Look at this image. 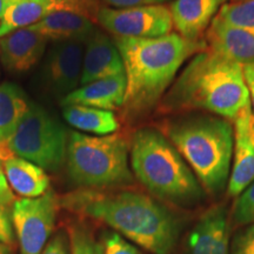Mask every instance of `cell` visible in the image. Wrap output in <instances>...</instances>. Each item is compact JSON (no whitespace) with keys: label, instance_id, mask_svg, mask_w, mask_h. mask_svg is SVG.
I'll return each instance as SVG.
<instances>
[{"label":"cell","instance_id":"17","mask_svg":"<svg viewBox=\"0 0 254 254\" xmlns=\"http://www.w3.org/2000/svg\"><path fill=\"white\" fill-rule=\"evenodd\" d=\"M126 93L125 73L82 85L63 98L62 105H84L113 111L123 107Z\"/></svg>","mask_w":254,"mask_h":254},{"label":"cell","instance_id":"2","mask_svg":"<svg viewBox=\"0 0 254 254\" xmlns=\"http://www.w3.org/2000/svg\"><path fill=\"white\" fill-rule=\"evenodd\" d=\"M126 77L123 107L129 116L153 109L190 57L204 51L202 40H189L178 33L159 38H114Z\"/></svg>","mask_w":254,"mask_h":254},{"label":"cell","instance_id":"8","mask_svg":"<svg viewBox=\"0 0 254 254\" xmlns=\"http://www.w3.org/2000/svg\"><path fill=\"white\" fill-rule=\"evenodd\" d=\"M59 199L49 190L38 198L15 199L11 207L12 224L20 254H41L56 226Z\"/></svg>","mask_w":254,"mask_h":254},{"label":"cell","instance_id":"29","mask_svg":"<svg viewBox=\"0 0 254 254\" xmlns=\"http://www.w3.org/2000/svg\"><path fill=\"white\" fill-rule=\"evenodd\" d=\"M14 243V228L12 224L11 209L0 204V244L12 246Z\"/></svg>","mask_w":254,"mask_h":254},{"label":"cell","instance_id":"1","mask_svg":"<svg viewBox=\"0 0 254 254\" xmlns=\"http://www.w3.org/2000/svg\"><path fill=\"white\" fill-rule=\"evenodd\" d=\"M65 205L73 212L104 222L153 254H170L177 245L179 224L176 217L142 193L84 190L66 196Z\"/></svg>","mask_w":254,"mask_h":254},{"label":"cell","instance_id":"18","mask_svg":"<svg viewBox=\"0 0 254 254\" xmlns=\"http://www.w3.org/2000/svg\"><path fill=\"white\" fill-rule=\"evenodd\" d=\"M31 27L47 40H55L56 43L79 41L86 44L97 31L91 18L69 9H57Z\"/></svg>","mask_w":254,"mask_h":254},{"label":"cell","instance_id":"10","mask_svg":"<svg viewBox=\"0 0 254 254\" xmlns=\"http://www.w3.org/2000/svg\"><path fill=\"white\" fill-rule=\"evenodd\" d=\"M84 43L57 41L49 51L43 67V82L51 93L66 97L80 85Z\"/></svg>","mask_w":254,"mask_h":254},{"label":"cell","instance_id":"28","mask_svg":"<svg viewBox=\"0 0 254 254\" xmlns=\"http://www.w3.org/2000/svg\"><path fill=\"white\" fill-rule=\"evenodd\" d=\"M53 1L63 6L65 9L86 15L92 20L97 19V13L100 8L98 6V0H53Z\"/></svg>","mask_w":254,"mask_h":254},{"label":"cell","instance_id":"22","mask_svg":"<svg viewBox=\"0 0 254 254\" xmlns=\"http://www.w3.org/2000/svg\"><path fill=\"white\" fill-rule=\"evenodd\" d=\"M30 104L23 90L15 84L0 85V145H5L11 138Z\"/></svg>","mask_w":254,"mask_h":254},{"label":"cell","instance_id":"21","mask_svg":"<svg viewBox=\"0 0 254 254\" xmlns=\"http://www.w3.org/2000/svg\"><path fill=\"white\" fill-rule=\"evenodd\" d=\"M63 117L74 128L95 135L114 134L119 128V122L112 111L67 105L63 106Z\"/></svg>","mask_w":254,"mask_h":254},{"label":"cell","instance_id":"33","mask_svg":"<svg viewBox=\"0 0 254 254\" xmlns=\"http://www.w3.org/2000/svg\"><path fill=\"white\" fill-rule=\"evenodd\" d=\"M243 72H244V78H245V82L247 90L250 93V101H251V107H252V112L254 116V65H247L243 66Z\"/></svg>","mask_w":254,"mask_h":254},{"label":"cell","instance_id":"24","mask_svg":"<svg viewBox=\"0 0 254 254\" xmlns=\"http://www.w3.org/2000/svg\"><path fill=\"white\" fill-rule=\"evenodd\" d=\"M71 254H103L101 244L82 224H72L68 228Z\"/></svg>","mask_w":254,"mask_h":254},{"label":"cell","instance_id":"35","mask_svg":"<svg viewBox=\"0 0 254 254\" xmlns=\"http://www.w3.org/2000/svg\"><path fill=\"white\" fill-rule=\"evenodd\" d=\"M4 4H5V0H0V18H1L2 11H4Z\"/></svg>","mask_w":254,"mask_h":254},{"label":"cell","instance_id":"27","mask_svg":"<svg viewBox=\"0 0 254 254\" xmlns=\"http://www.w3.org/2000/svg\"><path fill=\"white\" fill-rule=\"evenodd\" d=\"M231 254H254V224L240 231L234 237Z\"/></svg>","mask_w":254,"mask_h":254},{"label":"cell","instance_id":"3","mask_svg":"<svg viewBox=\"0 0 254 254\" xmlns=\"http://www.w3.org/2000/svg\"><path fill=\"white\" fill-rule=\"evenodd\" d=\"M250 104L243 66L207 47L190 59L164 99L167 111L199 109L231 119Z\"/></svg>","mask_w":254,"mask_h":254},{"label":"cell","instance_id":"6","mask_svg":"<svg viewBox=\"0 0 254 254\" xmlns=\"http://www.w3.org/2000/svg\"><path fill=\"white\" fill-rule=\"evenodd\" d=\"M67 170L77 185L103 189L131 184L128 144L120 134L88 135L71 132L67 145Z\"/></svg>","mask_w":254,"mask_h":254},{"label":"cell","instance_id":"14","mask_svg":"<svg viewBox=\"0 0 254 254\" xmlns=\"http://www.w3.org/2000/svg\"><path fill=\"white\" fill-rule=\"evenodd\" d=\"M206 46L241 66L254 65V32L214 18L206 31Z\"/></svg>","mask_w":254,"mask_h":254},{"label":"cell","instance_id":"19","mask_svg":"<svg viewBox=\"0 0 254 254\" xmlns=\"http://www.w3.org/2000/svg\"><path fill=\"white\" fill-rule=\"evenodd\" d=\"M7 183L23 198H38L50 190V178L38 165L9 154L1 160Z\"/></svg>","mask_w":254,"mask_h":254},{"label":"cell","instance_id":"13","mask_svg":"<svg viewBox=\"0 0 254 254\" xmlns=\"http://www.w3.org/2000/svg\"><path fill=\"white\" fill-rule=\"evenodd\" d=\"M125 73L122 55L116 43L97 30L87 40L82 58L80 85Z\"/></svg>","mask_w":254,"mask_h":254},{"label":"cell","instance_id":"36","mask_svg":"<svg viewBox=\"0 0 254 254\" xmlns=\"http://www.w3.org/2000/svg\"><path fill=\"white\" fill-rule=\"evenodd\" d=\"M252 132H253V136H254V123H253V127H252Z\"/></svg>","mask_w":254,"mask_h":254},{"label":"cell","instance_id":"32","mask_svg":"<svg viewBox=\"0 0 254 254\" xmlns=\"http://www.w3.org/2000/svg\"><path fill=\"white\" fill-rule=\"evenodd\" d=\"M104 1L113 8H125L145 5H163L168 0H104Z\"/></svg>","mask_w":254,"mask_h":254},{"label":"cell","instance_id":"12","mask_svg":"<svg viewBox=\"0 0 254 254\" xmlns=\"http://www.w3.org/2000/svg\"><path fill=\"white\" fill-rule=\"evenodd\" d=\"M47 41L31 26L19 28L0 38V58L8 71L27 72L39 63L45 53Z\"/></svg>","mask_w":254,"mask_h":254},{"label":"cell","instance_id":"20","mask_svg":"<svg viewBox=\"0 0 254 254\" xmlns=\"http://www.w3.org/2000/svg\"><path fill=\"white\" fill-rule=\"evenodd\" d=\"M57 9H65L53 0H5L0 18V38L19 28L32 26Z\"/></svg>","mask_w":254,"mask_h":254},{"label":"cell","instance_id":"4","mask_svg":"<svg viewBox=\"0 0 254 254\" xmlns=\"http://www.w3.org/2000/svg\"><path fill=\"white\" fill-rule=\"evenodd\" d=\"M166 134L199 183L209 193L221 192L230 178L234 129L213 116H189L174 120Z\"/></svg>","mask_w":254,"mask_h":254},{"label":"cell","instance_id":"31","mask_svg":"<svg viewBox=\"0 0 254 254\" xmlns=\"http://www.w3.org/2000/svg\"><path fill=\"white\" fill-rule=\"evenodd\" d=\"M14 201V193L8 185L4 172V167H2V163L0 160V204L6 206V207H12Z\"/></svg>","mask_w":254,"mask_h":254},{"label":"cell","instance_id":"16","mask_svg":"<svg viewBox=\"0 0 254 254\" xmlns=\"http://www.w3.org/2000/svg\"><path fill=\"white\" fill-rule=\"evenodd\" d=\"M227 0H174L170 11L178 34L189 40H200L219 9Z\"/></svg>","mask_w":254,"mask_h":254},{"label":"cell","instance_id":"26","mask_svg":"<svg viewBox=\"0 0 254 254\" xmlns=\"http://www.w3.org/2000/svg\"><path fill=\"white\" fill-rule=\"evenodd\" d=\"M100 244L103 254H141L134 245L117 232H106Z\"/></svg>","mask_w":254,"mask_h":254},{"label":"cell","instance_id":"7","mask_svg":"<svg viewBox=\"0 0 254 254\" xmlns=\"http://www.w3.org/2000/svg\"><path fill=\"white\" fill-rule=\"evenodd\" d=\"M68 136L62 123L39 105L31 103L17 129L2 146L44 171L56 172L65 163Z\"/></svg>","mask_w":254,"mask_h":254},{"label":"cell","instance_id":"34","mask_svg":"<svg viewBox=\"0 0 254 254\" xmlns=\"http://www.w3.org/2000/svg\"><path fill=\"white\" fill-rule=\"evenodd\" d=\"M0 254H11V249L9 246L0 244Z\"/></svg>","mask_w":254,"mask_h":254},{"label":"cell","instance_id":"25","mask_svg":"<svg viewBox=\"0 0 254 254\" xmlns=\"http://www.w3.org/2000/svg\"><path fill=\"white\" fill-rule=\"evenodd\" d=\"M232 217L237 224H254V182L251 183L239 195L233 205Z\"/></svg>","mask_w":254,"mask_h":254},{"label":"cell","instance_id":"9","mask_svg":"<svg viewBox=\"0 0 254 254\" xmlns=\"http://www.w3.org/2000/svg\"><path fill=\"white\" fill-rule=\"evenodd\" d=\"M95 20L109 33L122 38H159L172 33L173 20L165 5L100 7Z\"/></svg>","mask_w":254,"mask_h":254},{"label":"cell","instance_id":"5","mask_svg":"<svg viewBox=\"0 0 254 254\" xmlns=\"http://www.w3.org/2000/svg\"><path fill=\"white\" fill-rule=\"evenodd\" d=\"M134 176L158 198L179 206H192L204 198L199 180L164 134L151 127L134 133L131 144Z\"/></svg>","mask_w":254,"mask_h":254},{"label":"cell","instance_id":"11","mask_svg":"<svg viewBox=\"0 0 254 254\" xmlns=\"http://www.w3.org/2000/svg\"><path fill=\"white\" fill-rule=\"evenodd\" d=\"M234 164L227 184L231 196H238L254 182V116L251 104L234 119Z\"/></svg>","mask_w":254,"mask_h":254},{"label":"cell","instance_id":"15","mask_svg":"<svg viewBox=\"0 0 254 254\" xmlns=\"http://www.w3.org/2000/svg\"><path fill=\"white\" fill-rule=\"evenodd\" d=\"M230 225L224 207H214L202 215L190 232V254H228Z\"/></svg>","mask_w":254,"mask_h":254},{"label":"cell","instance_id":"23","mask_svg":"<svg viewBox=\"0 0 254 254\" xmlns=\"http://www.w3.org/2000/svg\"><path fill=\"white\" fill-rule=\"evenodd\" d=\"M215 18L231 26L254 32V0H227Z\"/></svg>","mask_w":254,"mask_h":254},{"label":"cell","instance_id":"30","mask_svg":"<svg viewBox=\"0 0 254 254\" xmlns=\"http://www.w3.org/2000/svg\"><path fill=\"white\" fill-rule=\"evenodd\" d=\"M41 254H71L69 237L66 231H59L51 239Z\"/></svg>","mask_w":254,"mask_h":254}]
</instances>
